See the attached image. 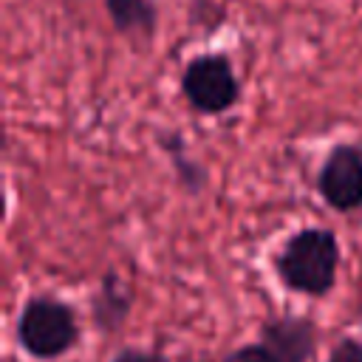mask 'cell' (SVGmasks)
<instances>
[{"label":"cell","instance_id":"cell-1","mask_svg":"<svg viewBox=\"0 0 362 362\" xmlns=\"http://www.w3.org/2000/svg\"><path fill=\"white\" fill-rule=\"evenodd\" d=\"M339 263L337 238L328 229H303L283 246L277 272L288 288L303 294H325L334 286Z\"/></svg>","mask_w":362,"mask_h":362},{"label":"cell","instance_id":"cell-2","mask_svg":"<svg viewBox=\"0 0 362 362\" xmlns=\"http://www.w3.org/2000/svg\"><path fill=\"white\" fill-rule=\"evenodd\" d=\"M76 317L74 311L51 297H34L25 303L17 320L20 345L37 359H54L76 342Z\"/></svg>","mask_w":362,"mask_h":362},{"label":"cell","instance_id":"cell-3","mask_svg":"<svg viewBox=\"0 0 362 362\" xmlns=\"http://www.w3.org/2000/svg\"><path fill=\"white\" fill-rule=\"evenodd\" d=\"M187 102L201 113H223L238 102V79L223 54L195 57L181 76Z\"/></svg>","mask_w":362,"mask_h":362},{"label":"cell","instance_id":"cell-4","mask_svg":"<svg viewBox=\"0 0 362 362\" xmlns=\"http://www.w3.org/2000/svg\"><path fill=\"white\" fill-rule=\"evenodd\" d=\"M317 187L322 198L339 212L362 206V153L351 144L334 147L320 170Z\"/></svg>","mask_w":362,"mask_h":362},{"label":"cell","instance_id":"cell-5","mask_svg":"<svg viewBox=\"0 0 362 362\" xmlns=\"http://www.w3.org/2000/svg\"><path fill=\"white\" fill-rule=\"evenodd\" d=\"M260 339L280 362H308L314 354V325L300 317H280L266 322Z\"/></svg>","mask_w":362,"mask_h":362},{"label":"cell","instance_id":"cell-6","mask_svg":"<svg viewBox=\"0 0 362 362\" xmlns=\"http://www.w3.org/2000/svg\"><path fill=\"white\" fill-rule=\"evenodd\" d=\"M113 25L124 34L139 31L144 37L156 28V0H105Z\"/></svg>","mask_w":362,"mask_h":362},{"label":"cell","instance_id":"cell-7","mask_svg":"<svg viewBox=\"0 0 362 362\" xmlns=\"http://www.w3.org/2000/svg\"><path fill=\"white\" fill-rule=\"evenodd\" d=\"M127 308H130V291L122 288L116 274H107L105 277V288L96 297V322L102 328H116L124 320Z\"/></svg>","mask_w":362,"mask_h":362},{"label":"cell","instance_id":"cell-8","mask_svg":"<svg viewBox=\"0 0 362 362\" xmlns=\"http://www.w3.org/2000/svg\"><path fill=\"white\" fill-rule=\"evenodd\" d=\"M226 362H280L263 342L260 345H246V348H238L235 354L226 356Z\"/></svg>","mask_w":362,"mask_h":362},{"label":"cell","instance_id":"cell-9","mask_svg":"<svg viewBox=\"0 0 362 362\" xmlns=\"http://www.w3.org/2000/svg\"><path fill=\"white\" fill-rule=\"evenodd\" d=\"M328 362H362V342L354 339V337L342 339V342L331 351V359H328Z\"/></svg>","mask_w":362,"mask_h":362},{"label":"cell","instance_id":"cell-10","mask_svg":"<svg viewBox=\"0 0 362 362\" xmlns=\"http://www.w3.org/2000/svg\"><path fill=\"white\" fill-rule=\"evenodd\" d=\"M113 362H167L158 354H144V351H122L113 356Z\"/></svg>","mask_w":362,"mask_h":362}]
</instances>
